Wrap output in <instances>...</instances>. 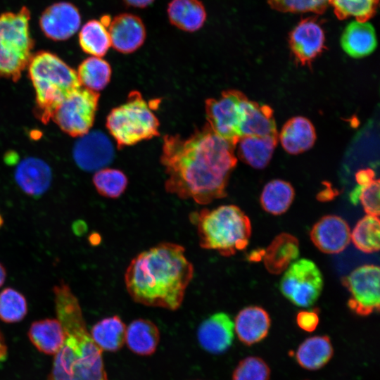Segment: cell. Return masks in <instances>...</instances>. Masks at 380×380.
Wrapping results in <instances>:
<instances>
[{"label": "cell", "mask_w": 380, "mask_h": 380, "mask_svg": "<svg viewBox=\"0 0 380 380\" xmlns=\"http://www.w3.org/2000/svg\"><path fill=\"white\" fill-rule=\"evenodd\" d=\"M236 146L208 123L188 137L165 135L160 162L167 176L165 190L200 205L224 198L237 163Z\"/></svg>", "instance_id": "cell-1"}, {"label": "cell", "mask_w": 380, "mask_h": 380, "mask_svg": "<svg viewBox=\"0 0 380 380\" xmlns=\"http://www.w3.org/2000/svg\"><path fill=\"white\" fill-rule=\"evenodd\" d=\"M194 275L184 248L170 242L146 250L129 262L125 274L128 293L138 303L177 310Z\"/></svg>", "instance_id": "cell-2"}, {"label": "cell", "mask_w": 380, "mask_h": 380, "mask_svg": "<svg viewBox=\"0 0 380 380\" xmlns=\"http://www.w3.org/2000/svg\"><path fill=\"white\" fill-rule=\"evenodd\" d=\"M53 294L65 339L47 380H108L102 350L87 329L78 299L63 282L53 287Z\"/></svg>", "instance_id": "cell-3"}, {"label": "cell", "mask_w": 380, "mask_h": 380, "mask_svg": "<svg viewBox=\"0 0 380 380\" xmlns=\"http://www.w3.org/2000/svg\"><path fill=\"white\" fill-rule=\"evenodd\" d=\"M27 68L36 94L34 114L46 124L61 103L82 86L77 72L51 52L33 53Z\"/></svg>", "instance_id": "cell-4"}, {"label": "cell", "mask_w": 380, "mask_h": 380, "mask_svg": "<svg viewBox=\"0 0 380 380\" xmlns=\"http://www.w3.org/2000/svg\"><path fill=\"white\" fill-rule=\"evenodd\" d=\"M196 224L200 246L229 257L244 249L251 234L248 217L237 206L225 205L203 209L190 215Z\"/></svg>", "instance_id": "cell-5"}, {"label": "cell", "mask_w": 380, "mask_h": 380, "mask_svg": "<svg viewBox=\"0 0 380 380\" xmlns=\"http://www.w3.org/2000/svg\"><path fill=\"white\" fill-rule=\"evenodd\" d=\"M30 11L0 14V77L18 81L33 55L34 42L30 32Z\"/></svg>", "instance_id": "cell-6"}, {"label": "cell", "mask_w": 380, "mask_h": 380, "mask_svg": "<svg viewBox=\"0 0 380 380\" xmlns=\"http://www.w3.org/2000/svg\"><path fill=\"white\" fill-rule=\"evenodd\" d=\"M152 107L139 91L134 90L128 94L125 103L111 110L106 127L118 148L160 135V123Z\"/></svg>", "instance_id": "cell-7"}, {"label": "cell", "mask_w": 380, "mask_h": 380, "mask_svg": "<svg viewBox=\"0 0 380 380\" xmlns=\"http://www.w3.org/2000/svg\"><path fill=\"white\" fill-rule=\"evenodd\" d=\"M99 96L98 92L81 87L61 103L51 119L66 134L83 136L94 124Z\"/></svg>", "instance_id": "cell-8"}, {"label": "cell", "mask_w": 380, "mask_h": 380, "mask_svg": "<svg viewBox=\"0 0 380 380\" xmlns=\"http://www.w3.org/2000/svg\"><path fill=\"white\" fill-rule=\"evenodd\" d=\"M323 287L322 274L314 262L302 258L293 262L281 279V293L294 305L306 308L313 305Z\"/></svg>", "instance_id": "cell-9"}, {"label": "cell", "mask_w": 380, "mask_h": 380, "mask_svg": "<svg viewBox=\"0 0 380 380\" xmlns=\"http://www.w3.org/2000/svg\"><path fill=\"white\" fill-rule=\"evenodd\" d=\"M246 95L238 90H226L205 102L208 124L220 137L236 146L239 139L242 103Z\"/></svg>", "instance_id": "cell-10"}, {"label": "cell", "mask_w": 380, "mask_h": 380, "mask_svg": "<svg viewBox=\"0 0 380 380\" xmlns=\"http://www.w3.org/2000/svg\"><path fill=\"white\" fill-rule=\"evenodd\" d=\"M350 297L348 305L361 316L379 310V267L374 265H361L342 278Z\"/></svg>", "instance_id": "cell-11"}, {"label": "cell", "mask_w": 380, "mask_h": 380, "mask_svg": "<svg viewBox=\"0 0 380 380\" xmlns=\"http://www.w3.org/2000/svg\"><path fill=\"white\" fill-rule=\"evenodd\" d=\"M289 46L301 65H310L325 49V34L315 18L301 20L291 31Z\"/></svg>", "instance_id": "cell-12"}, {"label": "cell", "mask_w": 380, "mask_h": 380, "mask_svg": "<svg viewBox=\"0 0 380 380\" xmlns=\"http://www.w3.org/2000/svg\"><path fill=\"white\" fill-rule=\"evenodd\" d=\"M72 156L82 170L98 171L112 161L114 149L105 134L100 131H92L80 137L74 146Z\"/></svg>", "instance_id": "cell-13"}, {"label": "cell", "mask_w": 380, "mask_h": 380, "mask_svg": "<svg viewBox=\"0 0 380 380\" xmlns=\"http://www.w3.org/2000/svg\"><path fill=\"white\" fill-rule=\"evenodd\" d=\"M81 25L77 8L70 2L61 1L47 7L39 19L44 35L54 41H64L73 36Z\"/></svg>", "instance_id": "cell-14"}, {"label": "cell", "mask_w": 380, "mask_h": 380, "mask_svg": "<svg viewBox=\"0 0 380 380\" xmlns=\"http://www.w3.org/2000/svg\"><path fill=\"white\" fill-rule=\"evenodd\" d=\"M310 236L314 245L322 253L336 254L348 246L350 229L342 217L328 215L313 225Z\"/></svg>", "instance_id": "cell-15"}, {"label": "cell", "mask_w": 380, "mask_h": 380, "mask_svg": "<svg viewBox=\"0 0 380 380\" xmlns=\"http://www.w3.org/2000/svg\"><path fill=\"white\" fill-rule=\"evenodd\" d=\"M234 325L224 312H217L203 320L198 327L197 338L200 346L212 354H221L232 345Z\"/></svg>", "instance_id": "cell-16"}, {"label": "cell", "mask_w": 380, "mask_h": 380, "mask_svg": "<svg viewBox=\"0 0 380 380\" xmlns=\"http://www.w3.org/2000/svg\"><path fill=\"white\" fill-rule=\"evenodd\" d=\"M108 27L111 46L122 53L135 51L146 39L145 26L141 18L134 14L116 15L110 20Z\"/></svg>", "instance_id": "cell-17"}, {"label": "cell", "mask_w": 380, "mask_h": 380, "mask_svg": "<svg viewBox=\"0 0 380 380\" xmlns=\"http://www.w3.org/2000/svg\"><path fill=\"white\" fill-rule=\"evenodd\" d=\"M15 180L25 194L40 196L51 185L52 172L49 165L39 158L28 157L17 165Z\"/></svg>", "instance_id": "cell-18"}, {"label": "cell", "mask_w": 380, "mask_h": 380, "mask_svg": "<svg viewBox=\"0 0 380 380\" xmlns=\"http://www.w3.org/2000/svg\"><path fill=\"white\" fill-rule=\"evenodd\" d=\"M239 133L240 138L277 134L272 109L267 105L250 101L246 97L242 103Z\"/></svg>", "instance_id": "cell-19"}, {"label": "cell", "mask_w": 380, "mask_h": 380, "mask_svg": "<svg viewBox=\"0 0 380 380\" xmlns=\"http://www.w3.org/2000/svg\"><path fill=\"white\" fill-rule=\"evenodd\" d=\"M234 325L239 339L243 343L251 346L267 336L270 327V318L263 308L248 306L237 314Z\"/></svg>", "instance_id": "cell-20"}, {"label": "cell", "mask_w": 380, "mask_h": 380, "mask_svg": "<svg viewBox=\"0 0 380 380\" xmlns=\"http://www.w3.org/2000/svg\"><path fill=\"white\" fill-rule=\"evenodd\" d=\"M343 51L350 57L362 58L372 53L377 40L374 27L368 23L354 20L343 30L341 37Z\"/></svg>", "instance_id": "cell-21"}, {"label": "cell", "mask_w": 380, "mask_h": 380, "mask_svg": "<svg viewBox=\"0 0 380 380\" xmlns=\"http://www.w3.org/2000/svg\"><path fill=\"white\" fill-rule=\"evenodd\" d=\"M299 255L297 238L288 233L277 236L264 252L263 260L267 270L273 274L284 272Z\"/></svg>", "instance_id": "cell-22"}, {"label": "cell", "mask_w": 380, "mask_h": 380, "mask_svg": "<svg viewBox=\"0 0 380 380\" xmlns=\"http://www.w3.org/2000/svg\"><path fill=\"white\" fill-rule=\"evenodd\" d=\"M279 139L282 147L289 153L295 155L303 153L315 144V127L308 119L302 116L293 117L282 127Z\"/></svg>", "instance_id": "cell-23"}, {"label": "cell", "mask_w": 380, "mask_h": 380, "mask_svg": "<svg viewBox=\"0 0 380 380\" xmlns=\"http://www.w3.org/2000/svg\"><path fill=\"white\" fill-rule=\"evenodd\" d=\"M279 134L267 137L244 136L236 146L239 158L256 169L267 166L277 144Z\"/></svg>", "instance_id": "cell-24"}, {"label": "cell", "mask_w": 380, "mask_h": 380, "mask_svg": "<svg viewBox=\"0 0 380 380\" xmlns=\"http://www.w3.org/2000/svg\"><path fill=\"white\" fill-rule=\"evenodd\" d=\"M159 341V330L148 319H135L126 328L125 342L129 350L137 355H152L156 350Z\"/></svg>", "instance_id": "cell-25"}, {"label": "cell", "mask_w": 380, "mask_h": 380, "mask_svg": "<svg viewBox=\"0 0 380 380\" xmlns=\"http://www.w3.org/2000/svg\"><path fill=\"white\" fill-rule=\"evenodd\" d=\"M167 15L173 25L186 32L199 30L206 19L204 6L198 0H172Z\"/></svg>", "instance_id": "cell-26"}, {"label": "cell", "mask_w": 380, "mask_h": 380, "mask_svg": "<svg viewBox=\"0 0 380 380\" xmlns=\"http://www.w3.org/2000/svg\"><path fill=\"white\" fill-rule=\"evenodd\" d=\"M30 341L40 352L55 355L62 346L65 335L58 319H44L33 322L28 331Z\"/></svg>", "instance_id": "cell-27"}, {"label": "cell", "mask_w": 380, "mask_h": 380, "mask_svg": "<svg viewBox=\"0 0 380 380\" xmlns=\"http://www.w3.org/2000/svg\"><path fill=\"white\" fill-rule=\"evenodd\" d=\"M333 355V347L327 336H315L305 339L298 347L296 357L298 364L309 370L324 367Z\"/></svg>", "instance_id": "cell-28"}, {"label": "cell", "mask_w": 380, "mask_h": 380, "mask_svg": "<svg viewBox=\"0 0 380 380\" xmlns=\"http://www.w3.org/2000/svg\"><path fill=\"white\" fill-rule=\"evenodd\" d=\"M126 328L121 318L113 315L96 322L89 333L95 343L102 350L116 352L125 343Z\"/></svg>", "instance_id": "cell-29"}, {"label": "cell", "mask_w": 380, "mask_h": 380, "mask_svg": "<svg viewBox=\"0 0 380 380\" xmlns=\"http://www.w3.org/2000/svg\"><path fill=\"white\" fill-rule=\"evenodd\" d=\"M357 185L350 194L352 203L360 201L367 215H379V179H375L371 169L361 170L356 174Z\"/></svg>", "instance_id": "cell-30"}, {"label": "cell", "mask_w": 380, "mask_h": 380, "mask_svg": "<svg viewBox=\"0 0 380 380\" xmlns=\"http://www.w3.org/2000/svg\"><path fill=\"white\" fill-rule=\"evenodd\" d=\"M111 73L109 63L97 56H91L84 60L77 71L81 86L96 92L108 85Z\"/></svg>", "instance_id": "cell-31"}, {"label": "cell", "mask_w": 380, "mask_h": 380, "mask_svg": "<svg viewBox=\"0 0 380 380\" xmlns=\"http://www.w3.org/2000/svg\"><path fill=\"white\" fill-rule=\"evenodd\" d=\"M293 198L294 189L289 182L274 179L265 186L260 196V203L266 212L278 215L289 209Z\"/></svg>", "instance_id": "cell-32"}, {"label": "cell", "mask_w": 380, "mask_h": 380, "mask_svg": "<svg viewBox=\"0 0 380 380\" xmlns=\"http://www.w3.org/2000/svg\"><path fill=\"white\" fill-rule=\"evenodd\" d=\"M79 43L85 53L97 57L106 55L111 46L107 27L97 20H89L82 27Z\"/></svg>", "instance_id": "cell-33"}, {"label": "cell", "mask_w": 380, "mask_h": 380, "mask_svg": "<svg viewBox=\"0 0 380 380\" xmlns=\"http://www.w3.org/2000/svg\"><path fill=\"white\" fill-rule=\"evenodd\" d=\"M380 223L379 217L367 215L360 220L350 234L355 247L365 253L379 249Z\"/></svg>", "instance_id": "cell-34"}, {"label": "cell", "mask_w": 380, "mask_h": 380, "mask_svg": "<svg viewBox=\"0 0 380 380\" xmlns=\"http://www.w3.org/2000/svg\"><path fill=\"white\" fill-rule=\"evenodd\" d=\"M339 20L350 17L360 22L368 21L376 11L379 0H329Z\"/></svg>", "instance_id": "cell-35"}, {"label": "cell", "mask_w": 380, "mask_h": 380, "mask_svg": "<svg viewBox=\"0 0 380 380\" xmlns=\"http://www.w3.org/2000/svg\"><path fill=\"white\" fill-rule=\"evenodd\" d=\"M127 178L120 170L105 168L98 170L93 177V183L97 191L103 196L116 198L125 191Z\"/></svg>", "instance_id": "cell-36"}, {"label": "cell", "mask_w": 380, "mask_h": 380, "mask_svg": "<svg viewBox=\"0 0 380 380\" xmlns=\"http://www.w3.org/2000/svg\"><path fill=\"white\" fill-rule=\"evenodd\" d=\"M27 303L25 296L12 288L0 292V319L6 323L21 321L27 315Z\"/></svg>", "instance_id": "cell-37"}, {"label": "cell", "mask_w": 380, "mask_h": 380, "mask_svg": "<svg viewBox=\"0 0 380 380\" xmlns=\"http://www.w3.org/2000/svg\"><path fill=\"white\" fill-rule=\"evenodd\" d=\"M270 369L258 357L250 356L241 360L234 370L232 380H270Z\"/></svg>", "instance_id": "cell-38"}, {"label": "cell", "mask_w": 380, "mask_h": 380, "mask_svg": "<svg viewBox=\"0 0 380 380\" xmlns=\"http://www.w3.org/2000/svg\"><path fill=\"white\" fill-rule=\"evenodd\" d=\"M329 0H267L270 6L284 13H323Z\"/></svg>", "instance_id": "cell-39"}, {"label": "cell", "mask_w": 380, "mask_h": 380, "mask_svg": "<svg viewBox=\"0 0 380 380\" xmlns=\"http://www.w3.org/2000/svg\"><path fill=\"white\" fill-rule=\"evenodd\" d=\"M317 310H303L298 313L296 322L298 327L303 330L312 332L319 324V316Z\"/></svg>", "instance_id": "cell-40"}, {"label": "cell", "mask_w": 380, "mask_h": 380, "mask_svg": "<svg viewBox=\"0 0 380 380\" xmlns=\"http://www.w3.org/2000/svg\"><path fill=\"white\" fill-rule=\"evenodd\" d=\"M125 3L130 6L136 8H144L151 4L154 0H123Z\"/></svg>", "instance_id": "cell-41"}, {"label": "cell", "mask_w": 380, "mask_h": 380, "mask_svg": "<svg viewBox=\"0 0 380 380\" xmlns=\"http://www.w3.org/2000/svg\"><path fill=\"white\" fill-rule=\"evenodd\" d=\"M7 356V346L0 331V361L4 360Z\"/></svg>", "instance_id": "cell-42"}, {"label": "cell", "mask_w": 380, "mask_h": 380, "mask_svg": "<svg viewBox=\"0 0 380 380\" xmlns=\"http://www.w3.org/2000/svg\"><path fill=\"white\" fill-rule=\"evenodd\" d=\"M6 277V270L4 267L0 263V288L4 284Z\"/></svg>", "instance_id": "cell-43"}, {"label": "cell", "mask_w": 380, "mask_h": 380, "mask_svg": "<svg viewBox=\"0 0 380 380\" xmlns=\"http://www.w3.org/2000/svg\"><path fill=\"white\" fill-rule=\"evenodd\" d=\"M4 221L2 217L0 215V227L3 225Z\"/></svg>", "instance_id": "cell-44"}]
</instances>
